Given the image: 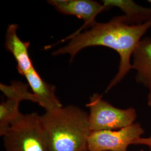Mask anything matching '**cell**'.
<instances>
[{
  "label": "cell",
  "instance_id": "6da1fadb",
  "mask_svg": "<svg viewBox=\"0 0 151 151\" xmlns=\"http://www.w3.org/2000/svg\"><path fill=\"white\" fill-rule=\"evenodd\" d=\"M151 27V21L140 25H130L124 15L115 16L109 22H97L89 30L72 35L67 45L55 50L52 54H70L72 61L77 53L87 47L100 45L115 50L120 56L119 69L107 87V92L133 69L131 57L143 35Z\"/></svg>",
  "mask_w": 151,
  "mask_h": 151
},
{
  "label": "cell",
  "instance_id": "7a4b0ae2",
  "mask_svg": "<svg viewBox=\"0 0 151 151\" xmlns=\"http://www.w3.org/2000/svg\"><path fill=\"white\" fill-rule=\"evenodd\" d=\"M88 114L68 105L41 115L50 151H88Z\"/></svg>",
  "mask_w": 151,
  "mask_h": 151
},
{
  "label": "cell",
  "instance_id": "3957f363",
  "mask_svg": "<svg viewBox=\"0 0 151 151\" xmlns=\"http://www.w3.org/2000/svg\"><path fill=\"white\" fill-rule=\"evenodd\" d=\"M6 151H50L41 115L23 114L2 137Z\"/></svg>",
  "mask_w": 151,
  "mask_h": 151
},
{
  "label": "cell",
  "instance_id": "277c9868",
  "mask_svg": "<svg viewBox=\"0 0 151 151\" xmlns=\"http://www.w3.org/2000/svg\"><path fill=\"white\" fill-rule=\"evenodd\" d=\"M89 108L88 123L91 132L118 130L133 124L137 116L134 108H116L94 93L87 104Z\"/></svg>",
  "mask_w": 151,
  "mask_h": 151
},
{
  "label": "cell",
  "instance_id": "5b68a950",
  "mask_svg": "<svg viewBox=\"0 0 151 151\" xmlns=\"http://www.w3.org/2000/svg\"><path fill=\"white\" fill-rule=\"evenodd\" d=\"M143 133L139 123L118 130L91 132L88 139V151H127L128 147Z\"/></svg>",
  "mask_w": 151,
  "mask_h": 151
},
{
  "label": "cell",
  "instance_id": "8992f818",
  "mask_svg": "<svg viewBox=\"0 0 151 151\" xmlns=\"http://www.w3.org/2000/svg\"><path fill=\"white\" fill-rule=\"evenodd\" d=\"M48 3L62 14L83 20L85 25L90 27L97 22L95 17L99 13L109 9L103 4L91 0H50Z\"/></svg>",
  "mask_w": 151,
  "mask_h": 151
},
{
  "label": "cell",
  "instance_id": "52a82bcc",
  "mask_svg": "<svg viewBox=\"0 0 151 151\" xmlns=\"http://www.w3.org/2000/svg\"><path fill=\"white\" fill-rule=\"evenodd\" d=\"M24 76L38 100V104L46 111H52L63 106L56 96L55 87L44 81L34 67Z\"/></svg>",
  "mask_w": 151,
  "mask_h": 151
},
{
  "label": "cell",
  "instance_id": "ba28073f",
  "mask_svg": "<svg viewBox=\"0 0 151 151\" xmlns=\"http://www.w3.org/2000/svg\"><path fill=\"white\" fill-rule=\"evenodd\" d=\"M17 29V24H12L8 26L6 34L5 47L16 60L19 73L24 76L34 67L28 52L30 43L23 42L19 38Z\"/></svg>",
  "mask_w": 151,
  "mask_h": 151
},
{
  "label": "cell",
  "instance_id": "9c48e42d",
  "mask_svg": "<svg viewBox=\"0 0 151 151\" xmlns=\"http://www.w3.org/2000/svg\"><path fill=\"white\" fill-rule=\"evenodd\" d=\"M133 69L137 83L148 87L151 84V38L141 39L133 54Z\"/></svg>",
  "mask_w": 151,
  "mask_h": 151
},
{
  "label": "cell",
  "instance_id": "30bf717a",
  "mask_svg": "<svg viewBox=\"0 0 151 151\" xmlns=\"http://www.w3.org/2000/svg\"><path fill=\"white\" fill-rule=\"evenodd\" d=\"M106 7H116L123 12L127 22L130 25H140L151 21V7H146L132 0H104Z\"/></svg>",
  "mask_w": 151,
  "mask_h": 151
},
{
  "label": "cell",
  "instance_id": "8fae6325",
  "mask_svg": "<svg viewBox=\"0 0 151 151\" xmlns=\"http://www.w3.org/2000/svg\"><path fill=\"white\" fill-rule=\"evenodd\" d=\"M21 101L7 99L0 104V135L4 137L19 116L22 115L19 110Z\"/></svg>",
  "mask_w": 151,
  "mask_h": 151
},
{
  "label": "cell",
  "instance_id": "7c38bea8",
  "mask_svg": "<svg viewBox=\"0 0 151 151\" xmlns=\"http://www.w3.org/2000/svg\"><path fill=\"white\" fill-rule=\"evenodd\" d=\"M29 85L19 81H14L10 85L0 84V90L7 99L17 100L20 101L28 100L37 103L38 100L32 92L28 90Z\"/></svg>",
  "mask_w": 151,
  "mask_h": 151
},
{
  "label": "cell",
  "instance_id": "4fadbf2b",
  "mask_svg": "<svg viewBox=\"0 0 151 151\" xmlns=\"http://www.w3.org/2000/svg\"><path fill=\"white\" fill-rule=\"evenodd\" d=\"M134 145H140L147 146L150 148V151H151V136L147 138L140 137L135 140Z\"/></svg>",
  "mask_w": 151,
  "mask_h": 151
},
{
  "label": "cell",
  "instance_id": "5bb4252c",
  "mask_svg": "<svg viewBox=\"0 0 151 151\" xmlns=\"http://www.w3.org/2000/svg\"><path fill=\"white\" fill-rule=\"evenodd\" d=\"M149 92L147 95V104L151 108V84L150 85V86L148 87Z\"/></svg>",
  "mask_w": 151,
  "mask_h": 151
},
{
  "label": "cell",
  "instance_id": "9a60e30c",
  "mask_svg": "<svg viewBox=\"0 0 151 151\" xmlns=\"http://www.w3.org/2000/svg\"><path fill=\"white\" fill-rule=\"evenodd\" d=\"M148 1V2H149L150 3H151V0H148V1Z\"/></svg>",
  "mask_w": 151,
  "mask_h": 151
}]
</instances>
